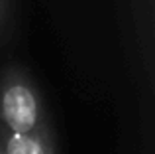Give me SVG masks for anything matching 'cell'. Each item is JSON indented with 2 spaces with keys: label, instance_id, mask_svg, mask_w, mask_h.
Wrapping results in <instances>:
<instances>
[{
  "label": "cell",
  "instance_id": "cell-1",
  "mask_svg": "<svg viewBox=\"0 0 155 154\" xmlns=\"http://www.w3.org/2000/svg\"><path fill=\"white\" fill-rule=\"evenodd\" d=\"M0 128L18 135L51 128L39 87L34 77L16 63L0 69Z\"/></svg>",
  "mask_w": 155,
  "mask_h": 154
},
{
  "label": "cell",
  "instance_id": "cell-4",
  "mask_svg": "<svg viewBox=\"0 0 155 154\" xmlns=\"http://www.w3.org/2000/svg\"><path fill=\"white\" fill-rule=\"evenodd\" d=\"M0 154H4V152H2V148H0Z\"/></svg>",
  "mask_w": 155,
  "mask_h": 154
},
{
  "label": "cell",
  "instance_id": "cell-2",
  "mask_svg": "<svg viewBox=\"0 0 155 154\" xmlns=\"http://www.w3.org/2000/svg\"><path fill=\"white\" fill-rule=\"evenodd\" d=\"M0 148L4 154H57L53 131L39 132H8L0 128Z\"/></svg>",
  "mask_w": 155,
  "mask_h": 154
},
{
  "label": "cell",
  "instance_id": "cell-3",
  "mask_svg": "<svg viewBox=\"0 0 155 154\" xmlns=\"http://www.w3.org/2000/svg\"><path fill=\"white\" fill-rule=\"evenodd\" d=\"M8 12H10V0H0V32H2L4 26H6Z\"/></svg>",
  "mask_w": 155,
  "mask_h": 154
}]
</instances>
